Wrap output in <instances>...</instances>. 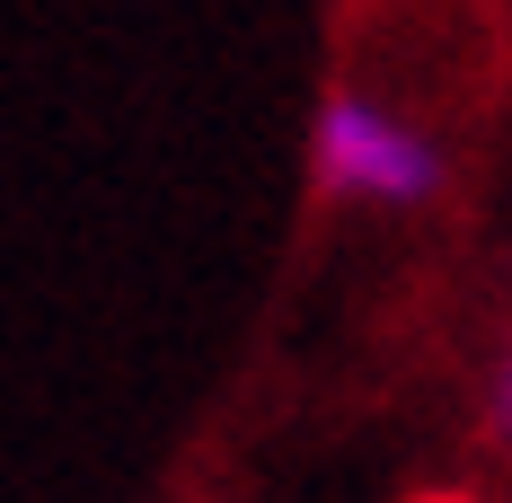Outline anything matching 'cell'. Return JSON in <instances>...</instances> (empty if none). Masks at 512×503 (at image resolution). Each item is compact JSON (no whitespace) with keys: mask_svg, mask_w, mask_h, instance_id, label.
<instances>
[{"mask_svg":"<svg viewBox=\"0 0 512 503\" xmlns=\"http://www.w3.org/2000/svg\"><path fill=\"white\" fill-rule=\"evenodd\" d=\"M415 503H468V495H415Z\"/></svg>","mask_w":512,"mask_h":503,"instance_id":"cell-3","label":"cell"},{"mask_svg":"<svg viewBox=\"0 0 512 503\" xmlns=\"http://www.w3.org/2000/svg\"><path fill=\"white\" fill-rule=\"evenodd\" d=\"M318 186L354 203H433L451 186L442 142H424L415 124H398L380 98L336 89L318 106Z\"/></svg>","mask_w":512,"mask_h":503,"instance_id":"cell-1","label":"cell"},{"mask_svg":"<svg viewBox=\"0 0 512 503\" xmlns=\"http://www.w3.org/2000/svg\"><path fill=\"white\" fill-rule=\"evenodd\" d=\"M495 433L512 442V345H504V362H495Z\"/></svg>","mask_w":512,"mask_h":503,"instance_id":"cell-2","label":"cell"}]
</instances>
